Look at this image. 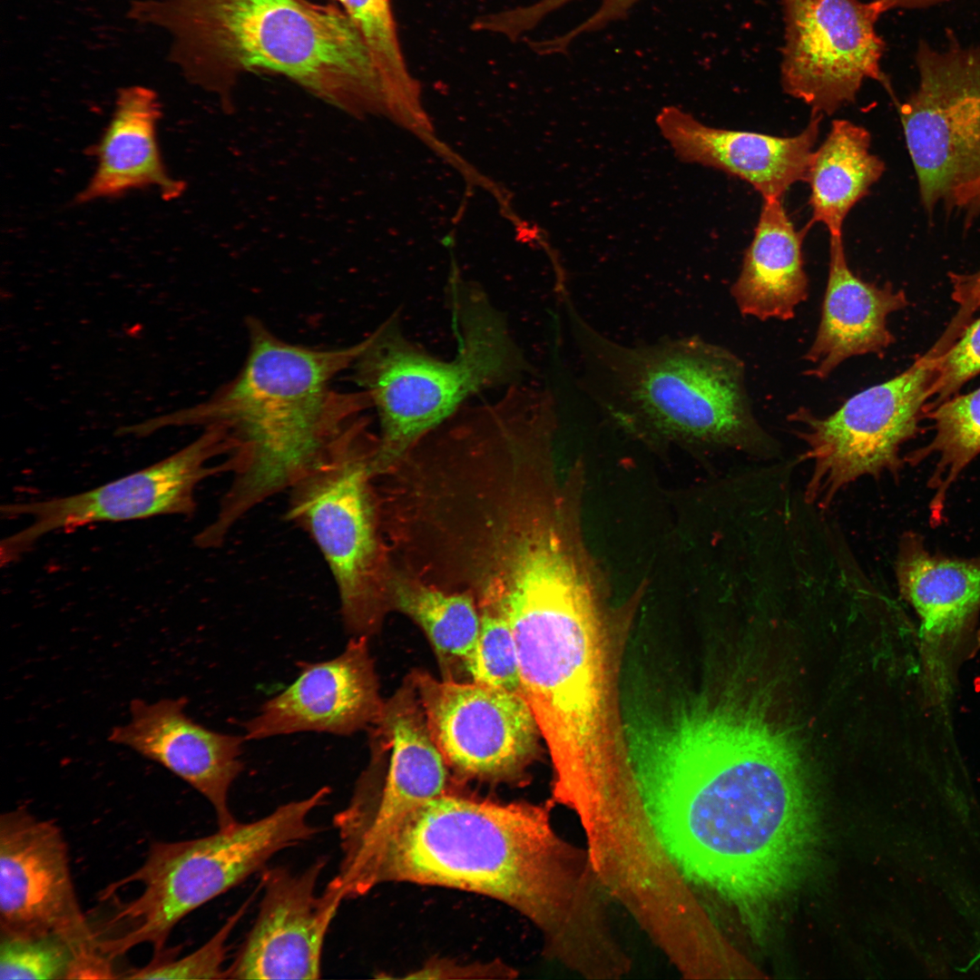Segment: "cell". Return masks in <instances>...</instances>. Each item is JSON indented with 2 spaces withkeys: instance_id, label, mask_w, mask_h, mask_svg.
Listing matches in <instances>:
<instances>
[{
  "instance_id": "cell-1",
  "label": "cell",
  "mask_w": 980,
  "mask_h": 980,
  "mask_svg": "<svg viewBox=\"0 0 980 980\" xmlns=\"http://www.w3.org/2000/svg\"><path fill=\"white\" fill-rule=\"evenodd\" d=\"M764 696L726 692L654 722L634 757L643 826L663 867L696 897L759 912L811 846L799 750Z\"/></svg>"
},
{
  "instance_id": "cell-2",
  "label": "cell",
  "mask_w": 980,
  "mask_h": 980,
  "mask_svg": "<svg viewBox=\"0 0 980 980\" xmlns=\"http://www.w3.org/2000/svg\"><path fill=\"white\" fill-rule=\"evenodd\" d=\"M387 882H411L490 897L533 922L546 953L582 975L618 947L609 899L586 851L554 830L549 809L450 791L406 815L356 884L359 896Z\"/></svg>"
},
{
  "instance_id": "cell-3",
  "label": "cell",
  "mask_w": 980,
  "mask_h": 980,
  "mask_svg": "<svg viewBox=\"0 0 980 980\" xmlns=\"http://www.w3.org/2000/svg\"><path fill=\"white\" fill-rule=\"evenodd\" d=\"M599 581L584 560L537 556L509 572L494 603L551 758L553 799L573 811L623 797L633 779Z\"/></svg>"
},
{
  "instance_id": "cell-4",
  "label": "cell",
  "mask_w": 980,
  "mask_h": 980,
  "mask_svg": "<svg viewBox=\"0 0 980 980\" xmlns=\"http://www.w3.org/2000/svg\"><path fill=\"white\" fill-rule=\"evenodd\" d=\"M246 327L248 352L232 379L200 404L123 428L137 436L166 426L225 432L230 451L220 466L230 482L213 519L197 534L209 549L221 546L258 505L288 491L352 420L372 407L367 392L330 386L351 368L367 338L321 349L288 342L254 317Z\"/></svg>"
},
{
  "instance_id": "cell-5",
  "label": "cell",
  "mask_w": 980,
  "mask_h": 980,
  "mask_svg": "<svg viewBox=\"0 0 980 980\" xmlns=\"http://www.w3.org/2000/svg\"><path fill=\"white\" fill-rule=\"evenodd\" d=\"M127 15L165 31L172 63L191 82L224 99L243 74L267 72L349 113H387L369 51L338 4L135 0Z\"/></svg>"
},
{
  "instance_id": "cell-6",
  "label": "cell",
  "mask_w": 980,
  "mask_h": 980,
  "mask_svg": "<svg viewBox=\"0 0 980 980\" xmlns=\"http://www.w3.org/2000/svg\"><path fill=\"white\" fill-rule=\"evenodd\" d=\"M581 387L607 416L634 430L760 457L777 453L755 418L742 360L700 337L623 344L569 308Z\"/></svg>"
},
{
  "instance_id": "cell-7",
  "label": "cell",
  "mask_w": 980,
  "mask_h": 980,
  "mask_svg": "<svg viewBox=\"0 0 980 980\" xmlns=\"http://www.w3.org/2000/svg\"><path fill=\"white\" fill-rule=\"evenodd\" d=\"M449 300L457 334L452 358L434 356L408 339L391 316L367 337L351 367L367 392L380 435L370 464L377 478L475 395L522 383L531 365L505 316L484 290L454 281Z\"/></svg>"
},
{
  "instance_id": "cell-8",
  "label": "cell",
  "mask_w": 980,
  "mask_h": 980,
  "mask_svg": "<svg viewBox=\"0 0 980 980\" xmlns=\"http://www.w3.org/2000/svg\"><path fill=\"white\" fill-rule=\"evenodd\" d=\"M330 793L327 786L310 796L279 806L250 822L219 828L201 838L153 842L141 867L103 891L109 898L130 883L141 894L122 905L103 929L99 948L110 960L149 944L162 956L177 924L193 910L262 871L279 852L310 840L320 831L310 814Z\"/></svg>"
},
{
  "instance_id": "cell-9",
  "label": "cell",
  "mask_w": 980,
  "mask_h": 980,
  "mask_svg": "<svg viewBox=\"0 0 980 980\" xmlns=\"http://www.w3.org/2000/svg\"><path fill=\"white\" fill-rule=\"evenodd\" d=\"M368 425L362 414L347 426L288 490L285 513L323 555L338 589L347 632L367 638L378 630L388 609L387 571L370 469L378 436L371 435Z\"/></svg>"
},
{
  "instance_id": "cell-10",
  "label": "cell",
  "mask_w": 980,
  "mask_h": 980,
  "mask_svg": "<svg viewBox=\"0 0 980 980\" xmlns=\"http://www.w3.org/2000/svg\"><path fill=\"white\" fill-rule=\"evenodd\" d=\"M937 358L929 348L906 370L855 394L826 417L806 408L790 416L802 428L797 433L807 446L802 458L812 465L808 504L826 508L860 477L899 470L901 446L917 433L931 399Z\"/></svg>"
},
{
  "instance_id": "cell-11",
  "label": "cell",
  "mask_w": 980,
  "mask_h": 980,
  "mask_svg": "<svg viewBox=\"0 0 980 980\" xmlns=\"http://www.w3.org/2000/svg\"><path fill=\"white\" fill-rule=\"evenodd\" d=\"M919 84L900 104L923 207L966 211L980 191V47L921 43Z\"/></svg>"
},
{
  "instance_id": "cell-12",
  "label": "cell",
  "mask_w": 980,
  "mask_h": 980,
  "mask_svg": "<svg viewBox=\"0 0 980 980\" xmlns=\"http://www.w3.org/2000/svg\"><path fill=\"white\" fill-rule=\"evenodd\" d=\"M0 929L63 938L76 957L72 979L115 977L80 907L61 828L22 807L0 818Z\"/></svg>"
},
{
  "instance_id": "cell-13",
  "label": "cell",
  "mask_w": 980,
  "mask_h": 980,
  "mask_svg": "<svg viewBox=\"0 0 980 980\" xmlns=\"http://www.w3.org/2000/svg\"><path fill=\"white\" fill-rule=\"evenodd\" d=\"M230 446L217 426L204 427L194 441L170 456L128 475L79 494L2 505L6 518L29 517L31 524L3 539L2 565L15 562L43 536L83 525L195 513V491L208 477L222 474L218 456Z\"/></svg>"
},
{
  "instance_id": "cell-14",
  "label": "cell",
  "mask_w": 980,
  "mask_h": 980,
  "mask_svg": "<svg viewBox=\"0 0 980 980\" xmlns=\"http://www.w3.org/2000/svg\"><path fill=\"white\" fill-rule=\"evenodd\" d=\"M432 738L448 769L462 780L523 785L542 739L521 694L475 681L409 674Z\"/></svg>"
},
{
  "instance_id": "cell-15",
  "label": "cell",
  "mask_w": 980,
  "mask_h": 980,
  "mask_svg": "<svg viewBox=\"0 0 980 980\" xmlns=\"http://www.w3.org/2000/svg\"><path fill=\"white\" fill-rule=\"evenodd\" d=\"M781 2L780 75L788 94L823 116L854 102L867 79L878 81L891 93L880 66L884 42L875 29L883 12L874 0Z\"/></svg>"
},
{
  "instance_id": "cell-16",
  "label": "cell",
  "mask_w": 980,
  "mask_h": 980,
  "mask_svg": "<svg viewBox=\"0 0 980 980\" xmlns=\"http://www.w3.org/2000/svg\"><path fill=\"white\" fill-rule=\"evenodd\" d=\"M374 726L380 747L391 750L383 787L374 792L358 784L348 805L333 818L342 855L339 866L348 873L360 870L406 815L447 790L448 767L409 675L384 701Z\"/></svg>"
},
{
  "instance_id": "cell-17",
  "label": "cell",
  "mask_w": 980,
  "mask_h": 980,
  "mask_svg": "<svg viewBox=\"0 0 980 980\" xmlns=\"http://www.w3.org/2000/svg\"><path fill=\"white\" fill-rule=\"evenodd\" d=\"M318 858L300 872L262 870L254 923L226 967V979H318L325 937L345 899L332 879L317 893L326 867Z\"/></svg>"
},
{
  "instance_id": "cell-18",
  "label": "cell",
  "mask_w": 980,
  "mask_h": 980,
  "mask_svg": "<svg viewBox=\"0 0 980 980\" xmlns=\"http://www.w3.org/2000/svg\"><path fill=\"white\" fill-rule=\"evenodd\" d=\"M896 574L901 596L920 620L926 689L942 701L977 640L980 557L932 554L921 537L907 534L900 542Z\"/></svg>"
},
{
  "instance_id": "cell-19",
  "label": "cell",
  "mask_w": 980,
  "mask_h": 980,
  "mask_svg": "<svg viewBox=\"0 0 980 980\" xmlns=\"http://www.w3.org/2000/svg\"><path fill=\"white\" fill-rule=\"evenodd\" d=\"M384 701L367 637L333 659L304 664L298 678L244 725L245 740L299 732L348 736L374 726Z\"/></svg>"
},
{
  "instance_id": "cell-20",
  "label": "cell",
  "mask_w": 980,
  "mask_h": 980,
  "mask_svg": "<svg viewBox=\"0 0 980 980\" xmlns=\"http://www.w3.org/2000/svg\"><path fill=\"white\" fill-rule=\"evenodd\" d=\"M187 700L133 699L131 720L113 727L110 742L129 748L191 785L212 806L219 828L236 821L230 789L243 769L244 736L224 734L197 723L185 712Z\"/></svg>"
},
{
  "instance_id": "cell-21",
  "label": "cell",
  "mask_w": 980,
  "mask_h": 980,
  "mask_svg": "<svg viewBox=\"0 0 980 980\" xmlns=\"http://www.w3.org/2000/svg\"><path fill=\"white\" fill-rule=\"evenodd\" d=\"M821 118L813 113L790 137L709 126L676 106L662 108L656 124L681 161L741 179L768 199L782 198L792 184L806 181Z\"/></svg>"
},
{
  "instance_id": "cell-22",
  "label": "cell",
  "mask_w": 980,
  "mask_h": 980,
  "mask_svg": "<svg viewBox=\"0 0 980 980\" xmlns=\"http://www.w3.org/2000/svg\"><path fill=\"white\" fill-rule=\"evenodd\" d=\"M907 304L903 290L854 274L842 234L830 235L827 287L816 337L804 357L812 365L806 374L823 379L849 358L883 353L895 341L887 318Z\"/></svg>"
},
{
  "instance_id": "cell-23",
  "label": "cell",
  "mask_w": 980,
  "mask_h": 980,
  "mask_svg": "<svg viewBox=\"0 0 980 980\" xmlns=\"http://www.w3.org/2000/svg\"><path fill=\"white\" fill-rule=\"evenodd\" d=\"M161 104L144 86L121 89L113 115L93 151L97 163L78 203L115 198L128 191L154 188L165 201L180 197L185 184L172 178L162 158L157 123Z\"/></svg>"
},
{
  "instance_id": "cell-24",
  "label": "cell",
  "mask_w": 980,
  "mask_h": 980,
  "mask_svg": "<svg viewBox=\"0 0 980 980\" xmlns=\"http://www.w3.org/2000/svg\"><path fill=\"white\" fill-rule=\"evenodd\" d=\"M804 235L796 230L782 198L763 199L753 239L730 288L743 316L760 320L794 318L797 306L808 296Z\"/></svg>"
},
{
  "instance_id": "cell-25",
  "label": "cell",
  "mask_w": 980,
  "mask_h": 980,
  "mask_svg": "<svg viewBox=\"0 0 980 980\" xmlns=\"http://www.w3.org/2000/svg\"><path fill=\"white\" fill-rule=\"evenodd\" d=\"M870 142L865 127L834 120L826 139L811 155L806 176L811 220L823 224L829 235L842 234L848 213L885 172L884 162L870 152Z\"/></svg>"
},
{
  "instance_id": "cell-26",
  "label": "cell",
  "mask_w": 980,
  "mask_h": 980,
  "mask_svg": "<svg viewBox=\"0 0 980 980\" xmlns=\"http://www.w3.org/2000/svg\"><path fill=\"white\" fill-rule=\"evenodd\" d=\"M385 588L388 609L418 624L444 664H464L480 629V615L469 595L446 593L399 573H387Z\"/></svg>"
},
{
  "instance_id": "cell-27",
  "label": "cell",
  "mask_w": 980,
  "mask_h": 980,
  "mask_svg": "<svg viewBox=\"0 0 980 980\" xmlns=\"http://www.w3.org/2000/svg\"><path fill=\"white\" fill-rule=\"evenodd\" d=\"M360 33L381 78L389 115L404 124L423 119L420 84L408 68L391 0H335Z\"/></svg>"
},
{
  "instance_id": "cell-28",
  "label": "cell",
  "mask_w": 980,
  "mask_h": 980,
  "mask_svg": "<svg viewBox=\"0 0 980 980\" xmlns=\"http://www.w3.org/2000/svg\"><path fill=\"white\" fill-rule=\"evenodd\" d=\"M925 416L933 421L935 434L911 459L918 462L936 456L930 480L935 492L930 508L934 520L938 522L951 485L980 453V387L955 395L927 409Z\"/></svg>"
},
{
  "instance_id": "cell-29",
  "label": "cell",
  "mask_w": 980,
  "mask_h": 980,
  "mask_svg": "<svg viewBox=\"0 0 980 980\" xmlns=\"http://www.w3.org/2000/svg\"><path fill=\"white\" fill-rule=\"evenodd\" d=\"M476 642L464 662L472 681L496 689L521 692L515 642L505 616L483 603Z\"/></svg>"
},
{
  "instance_id": "cell-30",
  "label": "cell",
  "mask_w": 980,
  "mask_h": 980,
  "mask_svg": "<svg viewBox=\"0 0 980 980\" xmlns=\"http://www.w3.org/2000/svg\"><path fill=\"white\" fill-rule=\"evenodd\" d=\"M76 965L71 946L57 936L1 935L0 979H72Z\"/></svg>"
},
{
  "instance_id": "cell-31",
  "label": "cell",
  "mask_w": 980,
  "mask_h": 980,
  "mask_svg": "<svg viewBox=\"0 0 980 980\" xmlns=\"http://www.w3.org/2000/svg\"><path fill=\"white\" fill-rule=\"evenodd\" d=\"M572 1L573 0H537L529 5L505 10L500 15L501 24L508 35L517 39L536 26L549 14ZM639 1L641 0H600L598 8L587 19L560 36L534 43L533 48L541 54L564 53L579 36L603 29L610 24L623 19Z\"/></svg>"
},
{
  "instance_id": "cell-32",
  "label": "cell",
  "mask_w": 980,
  "mask_h": 980,
  "mask_svg": "<svg viewBox=\"0 0 980 980\" xmlns=\"http://www.w3.org/2000/svg\"><path fill=\"white\" fill-rule=\"evenodd\" d=\"M259 888L226 920L222 926L197 950L181 957L167 952L151 963L127 972L125 979H226L224 963L230 934L248 910Z\"/></svg>"
},
{
  "instance_id": "cell-33",
  "label": "cell",
  "mask_w": 980,
  "mask_h": 980,
  "mask_svg": "<svg viewBox=\"0 0 980 980\" xmlns=\"http://www.w3.org/2000/svg\"><path fill=\"white\" fill-rule=\"evenodd\" d=\"M980 374V318L972 320L956 341L937 358V377L926 410L954 397Z\"/></svg>"
},
{
  "instance_id": "cell-34",
  "label": "cell",
  "mask_w": 980,
  "mask_h": 980,
  "mask_svg": "<svg viewBox=\"0 0 980 980\" xmlns=\"http://www.w3.org/2000/svg\"><path fill=\"white\" fill-rule=\"evenodd\" d=\"M949 279L951 298L957 309L943 333L956 340L980 309V269L972 273L951 272Z\"/></svg>"
},
{
  "instance_id": "cell-35",
  "label": "cell",
  "mask_w": 980,
  "mask_h": 980,
  "mask_svg": "<svg viewBox=\"0 0 980 980\" xmlns=\"http://www.w3.org/2000/svg\"><path fill=\"white\" fill-rule=\"evenodd\" d=\"M515 975L514 970L500 962L477 965H457L450 960H434L408 977L415 978H507Z\"/></svg>"
},
{
  "instance_id": "cell-36",
  "label": "cell",
  "mask_w": 980,
  "mask_h": 980,
  "mask_svg": "<svg viewBox=\"0 0 980 980\" xmlns=\"http://www.w3.org/2000/svg\"><path fill=\"white\" fill-rule=\"evenodd\" d=\"M884 13L897 7H924L946 0H874Z\"/></svg>"
},
{
  "instance_id": "cell-37",
  "label": "cell",
  "mask_w": 980,
  "mask_h": 980,
  "mask_svg": "<svg viewBox=\"0 0 980 980\" xmlns=\"http://www.w3.org/2000/svg\"><path fill=\"white\" fill-rule=\"evenodd\" d=\"M979 211H980V191L975 196L974 201L971 202V204H970V206H969V208L967 210V215L969 217H972L975 214L978 213Z\"/></svg>"
}]
</instances>
